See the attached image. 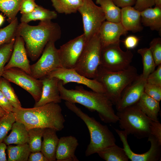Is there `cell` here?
I'll return each instance as SVG.
<instances>
[{
    "mask_svg": "<svg viewBox=\"0 0 161 161\" xmlns=\"http://www.w3.org/2000/svg\"><path fill=\"white\" fill-rule=\"evenodd\" d=\"M58 87L61 98L72 103L80 104L92 112H97L101 120L106 123H115L118 118L113 104L104 93L85 89L82 86L68 89L60 80Z\"/></svg>",
    "mask_w": 161,
    "mask_h": 161,
    "instance_id": "cell-1",
    "label": "cell"
},
{
    "mask_svg": "<svg viewBox=\"0 0 161 161\" xmlns=\"http://www.w3.org/2000/svg\"><path fill=\"white\" fill-rule=\"evenodd\" d=\"M61 31L59 25L51 20L41 21L36 26L21 23L16 35L21 36L25 44L27 53L33 61L40 56L47 44L60 39Z\"/></svg>",
    "mask_w": 161,
    "mask_h": 161,
    "instance_id": "cell-2",
    "label": "cell"
},
{
    "mask_svg": "<svg viewBox=\"0 0 161 161\" xmlns=\"http://www.w3.org/2000/svg\"><path fill=\"white\" fill-rule=\"evenodd\" d=\"M16 121L23 123L28 131L35 128H49L57 131L64 127L65 119L58 103H51L31 108H13Z\"/></svg>",
    "mask_w": 161,
    "mask_h": 161,
    "instance_id": "cell-3",
    "label": "cell"
},
{
    "mask_svg": "<svg viewBox=\"0 0 161 161\" xmlns=\"http://www.w3.org/2000/svg\"><path fill=\"white\" fill-rule=\"evenodd\" d=\"M65 105L85 123L90 135V142L85 152L88 156L116 144L112 132L106 125L102 124L94 117L89 116L78 107L75 103L66 101Z\"/></svg>",
    "mask_w": 161,
    "mask_h": 161,
    "instance_id": "cell-4",
    "label": "cell"
},
{
    "mask_svg": "<svg viewBox=\"0 0 161 161\" xmlns=\"http://www.w3.org/2000/svg\"><path fill=\"white\" fill-rule=\"evenodd\" d=\"M139 75L137 69L132 66L124 70L116 72L106 70L100 66L95 79L103 85L105 94L113 105L116 106L124 89Z\"/></svg>",
    "mask_w": 161,
    "mask_h": 161,
    "instance_id": "cell-5",
    "label": "cell"
},
{
    "mask_svg": "<svg viewBox=\"0 0 161 161\" xmlns=\"http://www.w3.org/2000/svg\"><path fill=\"white\" fill-rule=\"evenodd\" d=\"M119 127L128 136L133 135L138 139L148 137L152 120L136 104L117 111Z\"/></svg>",
    "mask_w": 161,
    "mask_h": 161,
    "instance_id": "cell-6",
    "label": "cell"
},
{
    "mask_svg": "<svg viewBox=\"0 0 161 161\" xmlns=\"http://www.w3.org/2000/svg\"><path fill=\"white\" fill-rule=\"evenodd\" d=\"M102 49L98 33L88 41L74 69L84 76L95 79L101 64Z\"/></svg>",
    "mask_w": 161,
    "mask_h": 161,
    "instance_id": "cell-7",
    "label": "cell"
},
{
    "mask_svg": "<svg viewBox=\"0 0 161 161\" xmlns=\"http://www.w3.org/2000/svg\"><path fill=\"white\" fill-rule=\"evenodd\" d=\"M133 54L130 50H123L120 43L112 44L102 47L100 66L110 71L124 70L130 66Z\"/></svg>",
    "mask_w": 161,
    "mask_h": 161,
    "instance_id": "cell-8",
    "label": "cell"
},
{
    "mask_svg": "<svg viewBox=\"0 0 161 161\" xmlns=\"http://www.w3.org/2000/svg\"><path fill=\"white\" fill-rule=\"evenodd\" d=\"M78 11L82 17L83 34L88 41L98 33L106 20L105 15L100 7L97 5L92 0H83Z\"/></svg>",
    "mask_w": 161,
    "mask_h": 161,
    "instance_id": "cell-9",
    "label": "cell"
},
{
    "mask_svg": "<svg viewBox=\"0 0 161 161\" xmlns=\"http://www.w3.org/2000/svg\"><path fill=\"white\" fill-rule=\"evenodd\" d=\"M55 42H48L40 58L35 63L30 65L31 75L34 78L41 79L52 71L62 67L58 50L55 47Z\"/></svg>",
    "mask_w": 161,
    "mask_h": 161,
    "instance_id": "cell-10",
    "label": "cell"
},
{
    "mask_svg": "<svg viewBox=\"0 0 161 161\" xmlns=\"http://www.w3.org/2000/svg\"><path fill=\"white\" fill-rule=\"evenodd\" d=\"M1 76L28 92L32 96L35 103L40 99L43 86L41 79H36L17 68H12L4 70Z\"/></svg>",
    "mask_w": 161,
    "mask_h": 161,
    "instance_id": "cell-11",
    "label": "cell"
},
{
    "mask_svg": "<svg viewBox=\"0 0 161 161\" xmlns=\"http://www.w3.org/2000/svg\"><path fill=\"white\" fill-rule=\"evenodd\" d=\"M83 34L70 40L58 49L62 67L74 69L88 42Z\"/></svg>",
    "mask_w": 161,
    "mask_h": 161,
    "instance_id": "cell-12",
    "label": "cell"
},
{
    "mask_svg": "<svg viewBox=\"0 0 161 161\" xmlns=\"http://www.w3.org/2000/svg\"><path fill=\"white\" fill-rule=\"evenodd\" d=\"M123 144V149L129 159L131 161H158L161 160V144L155 138L150 135L148 141L151 145L149 149L142 154L134 152L131 149L127 141L128 135L123 130L114 129Z\"/></svg>",
    "mask_w": 161,
    "mask_h": 161,
    "instance_id": "cell-13",
    "label": "cell"
},
{
    "mask_svg": "<svg viewBox=\"0 0 161 161\" xmlns=\"http://www.w3.org/2000/svg\"><path fill=\"white\" fill-rule=\"evenodd\" d=\"M48 75L57 78L64 85L70 82L75 83L86 86L93 91L105 93L104 88L100 82L95 79H89L81 75L74 69L60 68L52 71Z\"/></svg>",
    "mask_w": 161,
    "mask_h": 161,
    "instance_id": "cell-14",
    "label": "cell"
},
{
    "mask_svg": "<svg viewBox=\"0 0 161 161\" xmlns=\"http://www.w3.org/2000/svg\"><path fill=\"white\" fill-rule=\"evenodd\" d=\"M146 80L141 74L128 86L122 92L119 101L115 106L117 111L136 104L144 92Z\"/></svg>",
    "mask_w": 161,
    "mask_h": 161,
    "instance_id": "cell-15",
    "label": "cell"
},
{
    "mask_svg": "<svg viewBox=\"0 0 161 161\" xmlns=\"http://www.w3.org/2000/svg\"><path fill=\"white\" fill-rule=\"evenodd\" d=\"M30 63L24 41L21 36L16 35L12 53L8 62L4 67V70L10 68H17L31 75Z\"/></svg>",
    "mask_w": 161,
    "mask_h": 161,
    "instance_id": "cell-16",
    "label": "cell"
},
{
    "mask_svg": "<svg viewBox=\"0 0 161 161\" xmlns=\"http://www.w3.org/2000/svg\"><path fill=\"white\" fill-rule=\"evenodd\" d=\"M128 32L120 22L105 21L98 32L102 47L112 44L120 43V37L126 35Z\"/></svg>",
    "mask_w": 161,
    "mask_h": 161,
    "instance_id": "cell-17",
    "label": "cell"
},
{
    "mask_svg": "<svg viewBox=\"0 0 161 161\" xmlns=\"http://www.w3.org/2000/svg\"><path fill=\"white\" fill-rule=\"evenodd\" d=\"M41 79L43 85L42 94L40 99L35 103L34 107L39 106L51 103H61L62 100L58 87L59 79L48 75Z\"/></svg>",
    "mask_w": 161,
    "mask_h": 161,
    "instance_id": "cell-18",
    "label": "cell"
},
{
    "mask_svg": "<svg viewBox=\"0 0 161 161\" xmlns=\"http://www.w3.org/2000/svg\"><path fill=\"white\" fill-rule=\"evenodd\" d=\"M78 140L72 136L63 137L59 140L56 154V160L58 161H79L75 155L78 145Z\"/></svg>",
    "mask_w": 161,
    "mask_h": 161,
    "instance_id": "cell-19",
    "label": "cell"
},
{
    "mask_svg": "<svg viewBox=\"0 0 161 161\" xmlns=\"http://www.w3.org/2000/svg\"><path fill=\"white\" fill-rule=\"evenodd\" d=\"M120 22L125 29L133 32H140L143 29L140 12L131 6L121 9Z\"/></svg>",
    "mask_w": 161,
    "mask_h": 161,
    "instance_id": "cell-20",
    "label": "cell"
},
{
    "mask_svg": "<svg viewBox=\"0 0 161 161\" xmlns=\"http://www.w3.org/2000/svg\"><path fill=\"white\" fill-rule=\"evenodd\" d=\"M55 129L45 128L42 137L41 151L48 161L56 160V149L59 139Z\"/></svg>",
    "mask_w": 161,
    "mask_h": 161,
    "instance_id": "cell-21",
    "label": "cell"
},
{
    "mask_svg": "<svg viewBox=\"0 0 161 161\" xmlns=\"http://www.w3.org/2000/svg\"><path fill=\"white\" fill-rule=\"evenodd\" d=\"M141 21L145 26L152 30L160 32L161 8L157 7H149L140 12Z\"/></svg>",
    "mask_w": 161,
    "mask_h": 161,
    "instance_id": "cell-22",
    "label": "cell"
},
{
    "mask_svg": "<svg viewBox=\"0 0 161 161\" xmlns=\"http://www.w3.org/2000/svg\"><path fill=\"white\" fill-rule=\"evenodd\" d=\"M159 102L144 92L136 104L151 120L158 121L160 109Z\"/></svg>",
    "mask_w": 161,
    "mask_h": 161,
    "instance_id": "cell-23",
    "label": "cell"
},
{
    "mask_svg": "<svg viewBox=\"0 0 161 161\" xmlns=\"http://www.w3.org/2000/svg\"><path fill=\"white\" fill-rule=\"evenodd\" d=\"M11 130L9 135L7 136L3 141L7 145L28 143V131L23 123L16 121L13 124Z\"/></svg>",
    "mask_w": 161,
    "mask_h": 161,
    "instance_id": "cell-24",
    "label": "cell"
},
{
    "mask_svg": "<svg viewBox=\"0 0 161 161\" xmlns=\"http://www.w3.org/2000/svg\"><path fill=\"white\" fill-rule=\"evenodd\" d=\"M57 17V14L55 11L45 9L37 5L31 12L22 14L20 20L21 23H28L32 21L51 20L56 18Z\"/></svg>",
    "mask_w": 161,
    "mask_h": 161,
    "instance_id": "cell-25",
    "label": "cell"
},
{
    "mask_svg": "<svg viewBox=\"0 0 161 161\" xmlns=\"http://www.w3.org/2000/svg\"><path fill=\"white\" fill-rule=\"evenodd\" d=\"M96 3L100 5L107 21L120 22L121 9L112 0H96Z\"/></svg>",
    "mask_w": 161,
    "mask_h": 161,
    "instance_id": "cell-26",
    "label": "cell"
},
{
    "mask_svg": "<svg viewBox=\"0 0 161 161\" xmlns=\"http://www.w3.org/2000/svg\"><path fill=\"white\" fill-rule=\"evenodd\" d=\"M52 6L59 13L69 14L76 13L83 0H51Z\"/></svg>",
    "mask_w": 161,
    "mask_h": 161,
    "instance_id": "cell-27",
    "label": "cell"
},
{
    "mask_svg": "<svg viewBox=\"0 0 161 161\" xmlns=\"http://www.w3.org/2000/svg\"><path fill=\"white\" fill-rule=\"evenodd\" d=\"M8 161H27L31 153L27 143L7 147Z\"/></svg>",
    "mask_w": 161,
    "mask_h": 161,
    "instance_id": "cell-28",
    "label": "cell"
},
{
    "mask_svg": "<svg viewBox=\"0 0 161 161\" xmlns=\"http://www.w3.org/2000/svg\"><path fill=\"white\" fill-rule=\"evenodd\" d=\"M106 161H128L129 159L123 149L116 144L97 153Z\"/></svg>",
    "mask_w": 161,
    "mask_h": 161,
    "instance_id": "cell-29",
    "label": "cell"
},
{
    "mask_svg": "<svg viewBox=\"0 0 161 161\" xmlns=\"http://www.w3.org/2000/svg\"><path fill=\"white\" fill-rule=\"evenodd\" d=\"M23 0H0V11L7 17L10 23L16 18Z\"/></svg>",
    "mask_w": 161,
    "mask_h": 161,
    "instance_id": "cell-30",
    "label": "cell"
},
{
    "mask_svg": "<svg viewBox=\"0 0 161 161\" xmlns=\"http://www.w3.org/2000/svg\"><path fill=\"white\" fill-rule=\"evenodd\" d=\"M137 52L142 58L143 69L141 75L144 79L146 80L148 75L155 70L156 66L154 61L149 48L140 49Z\"/></svg>",
    "mask_w": 161,
    "mask_h": 161,
    "instance_id": "cell-31",
    "label": "cell"
},
{
    "mask_svg": "<svg viewBox=\"0 0 161 161\" xmlns=\"http://www.w3.org/2000/svg\"><path fill=\"white\" fill-rule=\"evenodd\" d=\"M0 90L14 108L19 109L21 105L10 82L1 77L0 80Z\"/></svg>",
    "mask_w": 161,
    "mask_h": 161,
    "instance_id": "cell-32",
    "label": "cell"
},
{
    "mask_svg": "<svg viewBox=\"0 0 161 161\" xmlns=\"http://www.w3.org/2000/svg\"><path fill=\"white\" fill-rule=\"evenodd\" d=\"M45 129L35 128L28 131L29 136L28 144L31 152L41 151V139Z\"/></svg>",
    "mask_w": 161,
    "mask_h": 161,
    "instance_id": "cell-33",
    "label": "cell"
},
{
    "mask_svg": "<svg viewBox=\"0 0 161 161\" xmlns=\"http://www.w3.org/2000/svg\"><path fill=\"white\" fill-rule=\"evenodd\" d=\"M18 24V18L16 17L6 27L0 29V46L15 38Z\"/></svg>",
    "mask_w": 161,
    "mask_h": 161,
    "instance_id": "cell-34",
    "label": "cell"
},
{
    "mask_svg": "<svg viewBox=\"0 0 161 161\" xmlns=\"http://www.w3.org/2000/svg\"><path fill=\"white\" fill-rule=\"evenodd\" d=\"M16 121L15 116L13 112L6 113L0 118V143L3 142Z\"/></svg>",
    "mask_w": 161,
    "mask_h": 161,
    "instance_id": "cell-35",
    "label": "cell"
},
{
    "mask_svg": "<svg viewBox=\"0 0 161 161\" xmlns=\"http://www.w3.org/2000/svg\"><path fill=\"white\" fill-rule=\"evenodd\" d=\"M15 41V38L10 42L3 45L0 48V75L1 76L6 63L10 58Z\"/></svg>",
    "mask_w": 161,
    "mask_h": 161,
    "instance_id": "cell-36",
    "label": "cell"
},
{
    "mask_svg": "<svg viewBox=\"0 0 161 161\" xmlns=\"http://www.w3.org/2000/svg\"><path fill=\"white\" fill-rule=\"evenodd\" d=\"M156 66L161 64V38H156L150 42L149 47Z\"/></svg>",
    "mask_w": 161,
    "mask_h": 161,
    "instance_id": "cell-37",
    "label": "cell"
},
{
    "mask_svg": "<svg viewBox=\"0 0 161 161\" xmlns=\"http://www.w3.org/2000/svg\"><path fill=\"white\" fill-rule=\"evenodd\" d=\"M144 92L148 95L160 102L161 100V86L146 82Z\"/></svg>",
    "mask_w": 161,
    "mask_h": 161,
    "instance_id": "cell-38",
    "label": "cell"
},
{
    "mask_svg": "<svg viewBox=\"0 0 161 161\" xmlns=\"http://www.w3.org/2000/svg\"><path fill=\"white\" fill-rule=\"evenodd\" d=\"M150 134L154 137L161 144V124L158 121L152 120L150 127Z\"/></svg>",
    "mask_w": 161,
    "mask_h": 161,
    "instance_id": "cell-39",
    "label": "cell"
},
{
    "mask_svg": "<svg viewBox=\"0 0 161 161\" xmlns=\"http://www.w3.org/2000/svg\"><path fill=\"white\" fill-rule=\"evenodd\" d=\"M151 73L146 79V82L150 84L161 86V64Z\"/></svg>",
    "mask_w": 161,
    "mask_h": 161,
    "instance_id": "cell-40",
    "label": "cell"
},
{
    "mask_svg": "<svg viewBox=\"0 0 161 161\" xmlns=\"http://www.w3.org/2000/svg\"><path fill=\"white\" fill-rule=\"evenodd\" d=\"M37 5L34 0H23L19 11L22 14L28 13L33 11Z\"/></svg>",
    "mask_w": 161,
    "mask_h": 161,
    "instance_id": "cell-41",
    "label": "cell"
},
{
    "mask_svg": "<svg viewBox=\"0 0 161 161\" xmlns=\"http://www.w3.org/2000/svg\"><path fill=\"white\" fill-rule=\"evenodd\" d=\"M139 39L137 36L133 35L127 37L123 42L125 47L128 50L133 49L138 45Z\"/></svg>",
    "mask_w": 161,
    "mask_h": 161,
    "instance_id": "cell-42",
    "label": "cell"
},
{
    "mask_svg": "<svg viewBox=\"0 0 161 161\" xmlns=\"http://www.w3.org/2000/svg\"><path fill=\"white\" fill-rule=\"evenodd\" d=\"M154 0H136L134 7L141 12L154 5Z\"/></svg>",
    "mask_w": 161,
    "mask_h": 161,
    "instance_id": "cell-43",
    "label": "cell"
},
{
    "mask_svg": "<svg viewBox=\"0 0 161 161\" xmlns=\"http://www.w3.org/2000/svg\"><path fill=\"white\" fill-rule=\"evenodd\" d=\"M0 106L6 113L13 111V107L0 90Z\"/></svg>",
    "mask_w": 161,
    "mask_h": 161,
    "instance_id": "cell-44",
    "label": "cell"
},
{
    "mask_svg": "<svg viewBox=\"0 0 161 161\" xmlns=\"http://www.w3.org/2000/svg\"><path fill=\"white\" fill-rule=\"evenodd\" d=\"M28 161H48L41 151L31 152Z\"/></svg>",
    "mask_w": 161,
    "mask_h": 161,
    "instance_id": "cell-45",
    "label": "cell"
},
{
    "mask_svg": "<svg viewBox=\"0 0 161 161\" xmlns=\"http://www.w3.org/2000/svg\"><path fill=\"white\" fill-rule=\"evenodd\" d=\"M117 7L123 8L134 5L136 0H112Z\"/></svg>",
    "mask_w": 161,
    "mask_h": 161,
    "instance_id": "cell-46",
    "label": "cell"
},
{
    "mask_svg": "<svg viewBox=\"0 0 161 161\" xmlns=\"http://www.w3.org/2000/svg\"><path fill=\"white\" fill-rule=\"evenodd\" d=\"M7 145L4 142L0 143V161L7 160L5 153Z\"/></svg>",
    "mask_w": 161,
    "mask_h": 161,
    "instance_id": "cell-47",
    "label": "cell"
},
{
    "mask_svg": "<svg viewBox=\"0 0 161 161\" xmlns=\"http://www.w3.org/2000/svg\"><path fill=\"white\" fill-rule=\"evenodd\" d=\"M154 3L156 7L161 8V0H154Z\"/></svg>",
    "mask_w": 161,
    "mask_h": 161,
    "instance_id": "cell-48",
    "label": "cell"
},
{
    "mask_svg": "<svg viewBox=\"0 0 161 161\" xmlns=\"http://www.w3.org/2000/svg\"><path fill=\"white\" fill-rule=\"evenodd\" d=\"M6 113V112L0 106V118Z\"/></svg>",
    "mask_w": 161,
    "mask_h": 161,
    "instance_id": "cell-49",
    "label": "cell"
},
{
    "mask_svg": "<svg viewBox=\"0 0 161 161\" xmlns=\"http://www.w3.org/2000/svg\"><path fill=\"white\" fill-rule=\"evenodd\" d=\"M4 18L1 14H0V26L2 24L4 21Z\"/></svg>",
    "mask_w": 161,
    "mask_h": 161,
    "instance_id": "cell-50",
    "label": "cell"
},
{
    "mask_svg": "<svg viewBox=\"0 0 161 161\" xmlns=\"http://www.w3.org/2000/svg\"><path fill=\"white\" fill-rule=\"evenodd\" d=\"M1 77H2L0 75V79H1Z\"/></svg>",
    "mask_w": 161,
    "mask_h": 161,
    "instance_id": "cell-51",
    "label": "cell"
}]
</instances>
